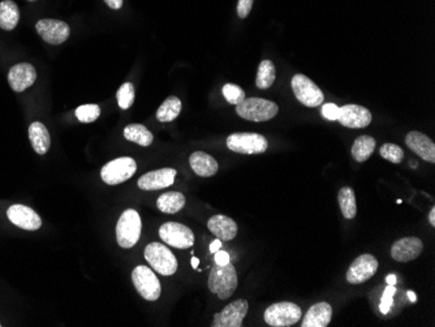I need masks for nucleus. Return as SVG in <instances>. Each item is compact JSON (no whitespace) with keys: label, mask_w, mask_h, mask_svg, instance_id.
<instances>
[{"label":"nucleus","mask_w":435,"mask_h":327,"mask_svg":"<svg viewBox=\"0 0 435 327\" xmlns=\"http://www.w3.org/2000/svg\"><path fill=\"white\" fill-rule=\"evenodd\" d=\"M405 144L419 158H422L424 161L430 162V164H435L434 141L427 137V135L417 132V130H412L405 137Z\"/></svg>","instance_id":"obj_17"},{"label":"nucleus","mask_w":435,"mask_h":327,"mask_svg":"<svg viewBox=\"0 0 435 327\" xmlns=\"http://www.w3.org/2000/svg\"><path fill=\"white\" fill-rule=\"evenodd\" d=\"M181 111V101L178 97L167 98L157 111V119L162 123L173 121Z\"/></svg>","instance_id":"obj_29"},{"label":"nucleus","mask_w":435,"mask_h":327,"mask_svg":"<svg viewBox=\"0 0 435 327\" xmlns=\"http://www.w3.org/2000/svg\"><path fill=\"white\" fill-rule=\"evenodd\" d=\"M136 171V161L129 156H121L103 166L101 178L109 185H118L129 180Z\"/></svg>","instance_id":"obj_8"},{"label":"nucleus","mask_w":435,"mask_h":327,"mask_svg":"<svg viewBox=\"0 0 435 327\" xmlns=\"http://www.w3.org/2000/svg\"><path fill=\"white\" fill-rule=\"evenodd\" d=\"M396 293V288L393 284H388L384 290V295H382V299H381V305H379V309L382 314H387L391 307H393V295Z\"/></svg>","instance_id":"obj_35"},{"label":"nucleus","mask_w":435,"mask_h":327,"mask_svg":"<svg viewBox=\"0 0 435 327\" xmlns=\"http://www.w3.org/2000/svg\"><path fill=\"white\" fill-rule=\"evenodd\" d=\"M376 140L372 136H360L352 147V156L356 162H367L376 150Z\"/></svg>","instance_id":"obj_27"},{"label":"nucleus","mask_w":435,"mask_h":327,"mask_svg":"<svg viewBox=\"0 0 435 327\" xmlns=\"http://www.w3.org/2000/svg\"><path fill=\"white\" fill-rule=\"evenodd\" d=\"M338 201L341 206V214L347 219H353L357 214V205H356V196L355 192L350 187H344L339 190Z\"/></svg>","instance_id":"obj_28"},{"label":"nucleus","mask_w":435,"mask_h":327,"mask_svg":"<svg viewBox=\"0 0 435 327\" xmlns=\"http://www.w3.org/2000/svg\"><path fill=\"white\" fill-rule=\"evenodd\" d=\"M209 231L222 241L233 240L238 235V224L230 216H214L207 221Z\"/></svg>","instance_id":"obj_20"},{"label":"nucleus","mask_w":435,"mask_h":327,"mask_svg":"<svg viewBox=\"0 0 435 327\" xmlns=\"http://www.w3.org/2000/svg\"><path fill=\"white\" fill-rule=\"evenodd\" d=\"M142 222L140 214L133 209L125 210L116 224V241L121 248L130 249L140 240Z\"/></svg>","instance_id":"obj_3"},{"label":"nucleus","mask_w":435,"mask_h":327,"mask_svg":"<svg viewBox=\"0 0 435 327\" xmlns=\"http://www.w3.org/2000/svg\"><path fill=\"white\" fill-rule=\"evenodd\" d=\"M236 112L240 118L245 121L262 123L275 118L279 112V107L275 102L264 98H245L236 106Z\"/></svg>","instance_id":"obj_2"},{"label":"nucleus","mask_w":435,"mask_h":327,"mask_svg":"<svg viewBox=\"0 0 435 327\" xmlns=\"http://www.w3.org/2000/svg\"><path fill=\"white\" fill-rule=\"evenodd\" d=\"M333 319V308L329 302H317L302 319V327H326Z\"/></svg>","instance_id":"obj_21"},{"label":"nucleus","mask_w":435,"mask_h":327,"mask_svg":"<svg viewBox=\"0 0 435 327\" xmlns=\"http://www.w3.org/2000/svg\"><path fill=\"white\" fill-rule=\"evenodd\" d=\"M132 282L137 290L147 302H157L161 297L162 288L159 279L152 269L146 266H137L132 271Z\"/></svg>","instance_id":"obj_7"},{"label":"nucleus","mask_w":435,"mask_h":327,"mask_svg":"<svg viewBox=\"0 0 435 327\" xmlns=\"http://www.w3.org/2000/svg\"><path fill=\"white\" fill-rule=\"evenodd\" d=\"M27 1H35V0H27Z\"/></svg>","instance_id":"obj_45"},{"label":"nucleus","mask_w":435,"mask_h":327,"mask_svg":"<svg viewBox=\"0 0 435 327\" xmlns=\"http://www.w3.org/2000/svg\"><path fill=\"white\" fill-rule=\"evenodd\" d=\"M407 295H408V299H410V302H417V296H416V293L413 292V291H408V292H407Z\"/></svg>","instance_id":"obj_43"},{"label":"nucleus","mask_w":435,"mask_h":327,"mask_svg":"<svg viewBox=\"0 0 435 327\" xmlns=\"http://www.w3.org/2000/svg\"><path fill=\"white\" fill-rule=\"evenodd\" d=\"M215 254V264L216 265H226L230 262V256L227 252H223V250H218L214 253Z\"/></svg>","instance_id":"obj_38"},{"label":"nucleus","mask_w":435,"mask_h":327,"mask_svg":"<svg viewBox=\"0 0 435 327\" xmlns=\"http://www.w3.org/2000/svg\"><path fill=\"white\" fill-rule=\"evenodd\" d=\"M176 173L175 168H161L142 175L137 181V185L142 190H164L175 183Z\"/></svg>","instance_id":"obj_16"},{"label":"nucleus","mask_w":435,"mask_h":327,"mask_svg":"<svg viewBox=\"0 0 435 327\" xmlns=\"http://www.w3.org/2000/svg\"><path fill=\"white\" fill-rule=\"evenodd\" d=\"M386 282L388 284H393L395 285L396 284V276H393V274H390V276L386 278Z\"/></svg>","instance_id":"obj_42"},{"label":"nucleus","mask_w":435,"mask_h":327,"mask_svg":"<svg viewBox=\"0 0 435 327\" xmlns=\"http://www.w3.org/2000/svg\"><path fill=\"white\" fill-rule=\"evenodd\" d=\"M29 138H30L32 147L35 149L37 154H46L51 147L50 133L42 123H39V121H35L29 127Z\"/></svg>","instance_id":"obj_23"},{"label":"nucleus","mask_w":435,"mask_h":327,"mask_svg":"<svg viewBox=\"0 0 435 327\" xmlns=\"http://www.w3.org/2000/svg\"><path fill=\"white\" fill-rule=\"evenodd\" d=\"M0 326H1V325H0Z\"/></svg>","instance_id":"obj_46"},{"label":"nucleus","mask_w":435,"mask_h":327,"mask_svg":"<svg viewBox=\"0 0 435 327\" xmlns=\"http://www.w3.org/2000/svg\"><path fill=\"white\" fill-rule=\"evenodd\" d=\"M221 248H222V240L216 239V240L212 242V245H210V252L215 253V252H218Z\"/></svg>","instance_id":"obj_40"},{"label":"nucleus","mask_w":435,"mask_h":327,"mask_svg":"<svg viewBox=\"0 0 435 327\" xmlns=\"http://www.w3.org/2000/svg\"><path fill=\"white\" fill-rule=\"evenodd\" d=\"M20 12L18 4L12 0H4L0 3V27L11 32L18 26Z\"/></svg>","instance_id":"obj_25"},{"label":"nucleus","mask_w":435,"mask_h":327,"mask_svg":"<svg viewBox=\"0 0 435 327\" xmlns=\"http://www.w3.org/2000/svg\"><path fill=\"white\" fill-rule=\"evenodd\" d=\"M255 0H239L238 3V15L240 18H247L253 7Z\"/></svg>","instance_id":"obj_37"},{"label":"nucleus","mask_w":435,"mask_h":327,"mask_svg":"<svg viewBox=\"0 0 435 327\" xmlns=\"http://www.w3.org/2000/svg\"><path fill=\"white\" fill-rule=\"evenodd\" d=\"M290 85L300 104L307 107H318L324 104V95L322 90L305 75H295L290 81Z\"/></svg>","instance_id":"obj_9"},{"label":"nucleus","mask_w":435,"mask_h":327,"mask_svg":"<svg viewBox=\"0 0 435 327\" xmlns=\"http://www.w3.org/2000/svg\"><path fill=\"white\" fill-rule=\"evenodd\" d=\"M339 106L333 104H326L322 106V115L327 121H338L339 116Z\"/></svg>","instance_id":"obj_36"},{"label":"nucleus","mask_w":435,"mask_h":327,"mask_svg":"<svg viewBox=\"0 0 435 327\" xmlns=\"http://www.w3.org/2000/svg\"><path fill=\"white\" fill-rule=\"evenodd\" d=\"M145 259L162 276H173L178 271V259L162 242L149 244L145 248Z\"/></svg>","instance_id":"obj_4"},{"label":"nucleus","mask_w":435,"mask_h":327,"mask_svg":"<svg viewBox=\"0 0 435 327\" xmlns=\"http://www.w3.org/2000/svg\"><path fill=\"white\" fill-rule=\"evenodd\" d=\"M239 278L235 266L228 262L226 265H214L209 276V290L221 300L230 299L238 288Z\"/></svg>","instance_id":"obj_1"},{"label":"nucleus","mask_w":435,"mask_h":327,"mask_svg":"<svg viewBox=\"0 0 435 327\" xmlns=\"http://www.w3.org/2000/svg\"><path fill=\"white\" fill-rule=\"evenodd\" d=\"M276 78V70L271 61H262L258 66L257 72L256 85L259 89H269L271 87Z\"/></svg>","instance_id":"obj_30"},{"label":"nucleus","mask_w":435,"mask_h":327,"mask_svg":"<svg viewBox=\"0 0 435 327\" xmlns=\"http://www.w3.org/2000/svg\"><path fill=\"white\" fill-rule=\"evenodd\" d=\"M37 80L35 68L29 63H20L13 66L8 73V82L11 87L21 93L27 87H32Z\"/></svg>","instance_id":"obj_18"},{"label":"nucleus","mask_w":435,"mask_h":327,"mask_svg":"<svg viewBox=\"0 0 435 327\" xmlns=\"http://www.w3.org/2000/svg\"><path fill=\"white\" fill-rule=\"evenodd\" d=\"M190 262H192V266H193V269H197V267H198V264H200V259H197V257H192Z\"/></svg>","instance_id":"obj_44"},{"label":"nucleus","mask_w":435,"mask_h":327,"mask_svg":"<svg viewBox=\"0 0 435 327\" xmlns=\"http://www.w3.org/2000/svg\"><path fill=\"white\" fill-rule=\"evenodd\" d=\"M378 259L372 254H361L355 259L347 270V280L350 284L365 283L376 276Z\"/></svg>","instance_id":"obj_12"},{"label":"nucleus","mask_w":435,"mask_h":327,"mask_svg":"<svg viewBox=\"0 0 435 327\" xmlns=\"http://www.w3.org/2000/svg\"><path fill=\"white\" fill-rule=\"evenodd\" d=\"M429 223L433 227L435 226V207H431V210L429 211Z\"/></svg>","instance_id":"obj_41"},{"label":"nucleus","mask_w":435,"mask_h":327,"mask_svg":"<svg viewBox=\"0 0 435 327\" xmlns=\"http://www.w3.org/2000/svg\"><path fill=\"white\" fill-rule=\"evenodd\" d=\"M249 310L247 300H236L228 304L222 311L214 316L213 327H240Z\"/></svg>","instance_id":"obj_13"},{"label":"nucleus","mask_w":435,"mask_h":327,"mask_svg":"<svg viewBox=\"0 0 435 327\" xmlns=\"http://www.w3.org/2000/svg\"><path fill=\"white\" fill-rule=\"evenodd\" d=\"M223 95L227 99V102L235 106H238L245 99V92L235 84H226L223 87Z\"/></svg>","instance_id":"obj_34"},{"label":"nucleus","mask_w":435,"mask_h":327,"mask_svg":"<svg viewBox=\"0 0 435 327\" xmlns=\"http://www.w3.org/2000/svg\"><path fill=\"white\" fill-rule=\"evenodd\" d=\"M302 311L295 302H282L270 305L265 310V322L271 327H288L298 323Z\"/></svg>","instance_id":"obj_5"},{"label":"nucleus","mask_w":435,"mask_h":327,"mask_svg":"<svg viewBox=\"0 0 435 327\" xmlns=\"http://www.w3.org/2000/svg\"><path fill=\"white\" fill-rule=\"evenodd\" d=\"M106 4L112 9H120L123 7L124 0H104Z\"/></svg>","instance_id":"obj_39"},{"label":"nucleus","mask_w":435,"mask_h":327,"mask_svg":"<svg viewBox=\"0 0 435 327\" xmlns=\"http://www.w3.org/2000/svg\"><path fill=\"white\" fill-rule=\"evenodd\" d=\"M35 29L44 42L51 44H64L71 35V29L67 23L54 18L39 20L35 25Z\"/></svg>","instance_id":"obj_11"},{"label":"nucleus","mask_w":435,"mask_h":327,"mask_svg":"<svg viewBox=\"0 0 435 327\" xmlns=\"http://www.w3.org/2000/svg\"><path fill=\"white\" fill-rule=\"evenodd\" d=\"M124 137L144 147H150L154 141L153 133L142 124H129L124 130Z\"/></svg>","instance_id":"obj_26"},{"label":"nucleus","mask_w":435,"mask_h":327,"mask_svg":"<svg viewBox=\"0 0 435 327\" xmlns=\"http://www.w3.org/2000/svg\"><path fill=\"white\" fill-rule=\"evenodd\" d=\"M379 153L382 158L395 164H401L404 159L403 149L395 144H384V147H381Z\"/></svg>","instance_id":"obj_33"},{"label":"nucleus","mask_w":435,"mask_h":327,"mask_svg":"<svg viewBox=\"0 0 435 327\" xmlns=\"http://www.w3.org/2000/svg\"><path fill=\"white\" fill-rule=\"evenodd\" d=\"M7 216L12 223L26 231H37L42 226L41 216L25 205H12L7 210Z\"/></svg>","instance_id":"obj_15"},{"label":"nucleus","mask_w":435,"mask_h":327,"mask_svg":"<svg viewBox=\"0 0 435 327\" xmlns=\"http://www.w3.org/2000/svg\"><path fill=\"white\" fill-rule=\"evenodd\" d=\"M116 98L120 109L127 110L135 102V87L130 82L123 84L116 93Z\"/></svg>","instance_id":"obj_32"},{"label":"nucleus","mask_w":435,"mask_h":327,"mask_svg":"<svg viewBox=\"0 0 435 327\" xmlns=\"http://www.w3.org/2000/svg\"><path fill=\"white\" fill-rule=\"evenodd\" d=\"M227 147L239 154H262L269 147V141L259 133L241 132L227 137Z\"/></svg>","instance_id":"obj_6"},{"label":"nucleus","mask_w":435,"mask_h":327,"mask_svg":"<svg viewBox=\"0 0 435 327\" xmlns=\"http://www.w3.org/2000/svg\"><path fill=\"white\" fill-rule=\"evenodd\" d=\"M185 206V196L180 192H167L157 199V207L166 214H176Z\"/></svg>","instance_id":"obj_24"},{"label":"nucleus","mask_w":435,"mask_h":327,"mask_svg":"<svg viewBox=\"0 0 435 327\" xmlns=\"http://www.w3.org/2000/svg\"><path fill=\"white\" fill-rule=\"evenodd\" d=\"M101 115V107L98 104H82L77 107L76 116L81 123H93Z\"/></svg>","instance_id":"obj_31"},{"label":"nucleus","mask_w":435,"mask_h":327,"mask_svg":"<svg viewBox=\"0 0 435 327\" xmlns=\"http://www.w3.org/2000/svg\"><path fill=\"white\" fill-rule=\"evenodd\" d=\"M372 119V112L360 104H345L339 109L338 121L347 128H365Z\"/></svg>","instance_id":"obj_14"},{"label":"nucleus","mask_w":435,"mask_h":327,"mask_svg":"<svg viewBox=\"0 0 435 327\" xmlns=\"http://www.w3.org/2000/svg\"><path fill=\"white\" fill-rule=\"evenodd\" d=\"M424 244L418 237H404L393 242L391 257L398 262H410L419 257Z\"/></svg>","instance_id":"obj_19"},{"label":"nucleus","mask_w":435,"mask_h":327,"mask_svg":"<svg viewBox=\"0 0 435 327\" xmlns=\"http://www.w3.org/2000/svg\"><path fill=\"white\" fill-rule=\"evenodd\" d=\"M189 164L195 173L201 178H210L218 173V162L212 155L204 152H195L189 156Z\"/></svg>","instance_id":"obj_22"},{"label":"nucleus","mask_w":435,"mask_h":327,"mask_svg":"<svg viewBox=\"0 0 435 327\" xmlns=\"http://www.w3.org/2000/svg\"><path fill=\"white\" fill-rule=\"evenodd\" d=\"M159 236L167 245L178 249H188L195 244V233L184 226L176 222H167L159 228Z\"/></svg>","instance_id":"obj_10"}]
</instances>
